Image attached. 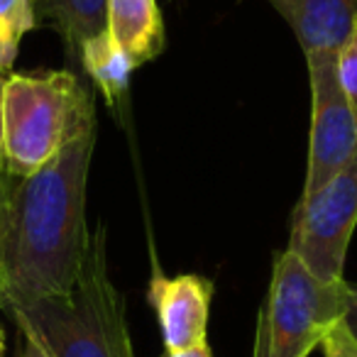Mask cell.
Here are the masks:
<instances>
[{
	"mask_svg": "<svg viewBox=\"0 0 357 357\" xmlns=\"http://www.w3.org/2000/svg\"><path fill=\"white\" fill-rule=\"evenodd\" d=\"M79 66L93 81V86L100 91L110 108H118L120 100L125 98L130 89V76L137 69L108 30L98 32L81 45Z\"/></svg>",
	"mask_w": 357,
	"mask_h": 357,
	"instance_id": "obj_11",
	"label": "cell"
},
{
	"mask_svg": "<svg viewBox=\"0 0 357 357\" xmlns=\"http://www.w3.org/2000/svg\"><path fill=\"white\" fill-rule=\"evenodd\" d=\"M6 355V333H3V328H0V357Z\"/></svg>",
	"mask_w": 357,
	"mask_h": 357,
	"instance_id": "obj_20",
	"label": "cell"
},
{
	"mask_svg": "<svg viewBox=\"0 0 357 357\" xmlns=\"http://www.w3.org/2000/svg\"><path fill=\"white\" fill-rule=\"evenodd\" d=\"M357 228V149L316 194L298 199L287 250L323 282H342Z\"/></svg>",
	"mask_w": 357,
	"mask_h": 357,
	"instance_id": "obj_5",
	"label": "cell"
},
{
	"mask_svg": "<svg viewBox=\"0 0 357 357\" xmlns=\"http://www.w3.org/2000/svg\"><path fill=\"white\" fill-rule=\"evenodd\" d=\"M321 347H323V357H357V340L350 333V328H347L345 318L337 321L326 333Z\"/></svg>",
	"mask_w": 357,
	"mask_h": 357,
	"instance_id": "obj_14",
	"label": "cell"
},
{
	"mask_svg": "<svg viewBox=\"0 0 357 357\" xmlns=\"http://www.w3.org/2000/svg\"><path fill=\"white\" fill-rule=\"evenodd\" d=\"M345 323L350 328V333L357 340V294L352 291V287L347 284V311H345Z\"/></svg>",
	"mask_w": 357,
	"mask_h": 357,
	"instance_id": "obj_17",
	"label": "cell"
},
{
	"mask_svg": "<svg viewBox=\"0 0 357 357\" xmlns=\"http://www.w3.org/2000/svg\"><path fill=\"white\" fill-rule=\"evenodd\" d=\"M98 120L91 118L35 174L13 181L0 255V308L13 311L74 289L89 248L86 186Z\"/></svg>",
	"mask_w": 357,
	"mask_h": 357,
	"instance_id": "obj_1",
	"label": "cell"
},
{
	"mask_svg": "<svg viewBox=\"0 0 357 357\" xmlns=\"http://www.w3.org/2000/svg\"><path fill=\"white\" fill-rule=\"evenodd\" d=\"M13 181H15V178L8 176L6 172L0 174V255H3V240H6V230H8V211H10Z\"/></svg>",
	"mask_w": 357,
	"mask_h": 357,
	"instance_id": "obj_15",
	"label": "cell"
},
{
	"mask_svg": "<svg viewBox=\"0 0 357 357\" xmlns=\"http://www.w3.org/2000/svg\"><path fill=\"white\" fill-rule=\"evenodd\" d=\"M37 25H47L61 37L69 61L79 64L86 40L105 30V0H32Z\"/></svg>",
	"mask_w": 357,
	"mask_h": 357,
	"instance_id": "obj_10",
	"label": "cell"
},
{
	"mask_svg": "<svg viewBox=\"0 0 357 357\" xmlns=\"http://www.w3.org/2000/svg\"><path fill=\"white\" fill-rule=\"evenodd\" d=\"M3 84H6V76H0V174L6 172V154H3Z\"/></svg>",
	"mask_w": 357,
	"mask_h": 357,
	"instance_id": "obj_19",
	"label": "cell"
},
{
	"mask_svg": "<svg viewBox=\"0 0 357 357\" xmlns=\"http://www.w3.org/2000/svg\"><path fill=\"white\" fill-rule=\"evenodd\" d=\"M17 331L35 335L54 357H135L128 306L108 272V230L91 233L74 289L13 308Z\"/></svg>",
	"mask_w": 357,
	"mask_h": 357,
	"instance_id": "obj_2",
	"label": "cell"
},
{
	"mask_svg": "<svg viewBox=\"0 0 357 357\" xmlns=\"http://www.w3.org/2000/svg\"><path fill=\"white\" fill-rule=\"evenodd\" d=\"M105 30L135 66L157 59L167 47L157 0H105Z\"/></svg>",
	"mask_w": 357,
	"mask_h": 357,
	"instance_id": "obj_9",
	"label": "cell"
},
{
	"mask_svg": "<svg viewBox=\"0 0 357 357\" xmlns=\"http://www.w3.org/2000/svg\"><path fill=\"white\" fill-rule=\"evenodd\" d=\"M350 287H352V291H355V294H357V284H350Z\"/></svg>",
	"mask_w": 357,
	"mask_h": 357,
	"instance_id": "obj_21",
	"label": "cell"
},
{
	"mask_svg": "<svg viewBox=\"0 0 357 357\" xmlns=\"http://www.w3.org/2000/svg\"><path fill=\"white\" fill-rule=\"evenodd\" d=\"M147 298L157 313L159 333L167 355L206 342L208 335L213 282L201 274L167 277L154 269L149 277Z\"/></svg>",
	"mask_w": 357,
	"mask_h": 357,
	"instance_id": "obj_7",
	"label": "cell"
},
{
	"mask_svg": "<svg viewBox=\"0 0 357 357\" xmlns=\"http://www.w3.org/2000/svg\"><path fill=\"white\" fill-rule=\"evenodd\" d=\"M306 56L311 81V139L301 199L316 194L357 149V103L347 98L337 79V54Z\"/></svg>",
	"mask_w": 357,
	"mask_h": 357,
	"instance_id": "obj_6",
	"label": "cell"
},
{
	"mask_svg": "<svg viewBox=\"0 0 357 357\" xmlns=\"http://www.w3.org/2000/svg\"><path fill=\"white\" fill-rule=\"evenodd\" d=\"M91 118H96L93 91L71 69L8 74L3 84L6 174L13 178L35 174Z\"/></svg>",
	"mask_w": 357,
	"mask_h": 357,
	"instance_id": "obj_3",
	"label": "cell"
},
{
	"mask_svg": "<svg viewBox=\"0 0 357 357\" xmlns=\"http://www.w3.org/2000/svg\"><path fill=\"white\" fill-rule=\"evenodd\" d=\"M335 64L342 91H345L352 103H357V25L352 30V35L347 37L345 45L340 47V52H337Z\"/></svg>",
	"mask_w": 357,
	"mask_h": 357,
	"instance_id": "obj_13",
	"label": "cell"
},
{
	"mask_svg": "<svg viewBox=\"0 0 357 357\" xmlns=\"http://www.w3.org/2000/svg\"><path fill=\"white\" fill-rule=\"evenodd\" d=\"M167 357H213V352H211L208 342H201V345L189 347V350H181V352H172Z\"/></svg>",
	"mask_w": 357,
	"mask_h": 357,
	"instance_id": "obj_18",
	"label": "cell"
},
{
	"mask_svg": "<svg viewBox=\"0 0 357 357\" xmlns=\"http://www.w3.org/2000/svg\"><path fill=\"white\" fill-rule=\"evenodd\" d=\"M287 20L303 54H337L357 25V0H269Z\"/></svg>",
	"mask_w": 357,
	"mask_h": 357,
	"instance_id": "obj_8",
	"label": "cell"
},
{
	"mask_svg": "<svg viewBox=\"0 0 357 357\" xmlns=\"http://www.w3.org/2000/svg\"><path fill=\"white\" fill-rule=\"evenodd\" d=\"M345 311V279L323 282L291 250H282L259 306L252 357H308Z\"/></svg>",
	"mask_w": 357,
	"mask_h": 357,
	"instance_id": "obj_4",
	"label": "cell"
},
{
	"mask_svg": "<svg viewBox=\"0 0 357 357\" xmlns=\"http://www.w3.org/2000/svg\"><path fill=\"white\" fill-rule=\"evenodd\" d=\"M20 335H22V347L17 357H54L35 335H30V333H20Z\"/></svg>",
	"mask_w": 357,
	"mask_h": 357,
	"instance_id": "obj_16",
	"label": "cell"
},
{
	"mask_svg": "<svg viewBox=\"0 0 357 357\" xmlns=\"http://www.w3.org/2000/svg\"><path fill=\"white\" fill-rule=\"evenodd\" d=\"M32 0H0V76H8L20 54L22 37L35 30Z\"/></svg>",
	"mask_w": 357,
	"mask_h": 357,
	"instance_id": "obj_12",
	"label": "cell"
}]
</instances>
